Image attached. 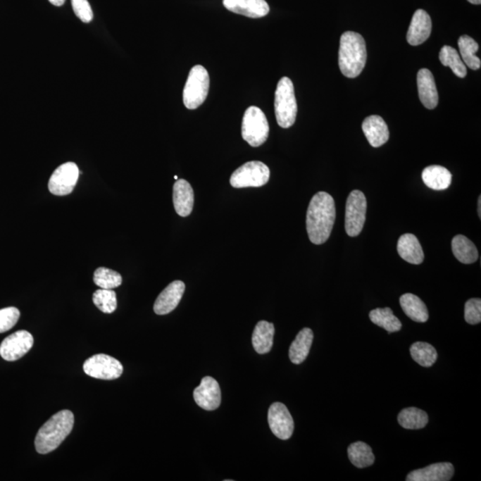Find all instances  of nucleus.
Listing matches in <instances>:
<instances>
[{"label":"nucleus","mask_w":481,"mask_h":481,"mask_svg":"<svg viewBox=\"0 0 481 481\" xmlns=\"http://www.w3.org/2000/svg\"><path fill=\"white\" fill-rule=\"evenodd\" d=\"M334 198L325 192H318L309 203L306 225L312 244H323L328 240L335 223Z\"/></svg>","instance_id":"obj_1"},{"label":"nucleus","mask_w":481,"mask_h":481,"mask_svg":"<svg viewBox=\"0 0 481 481\" xmlns=\"http://www.w3.org/2000/svg\"><path fill=\"white\" fill-rule=\"evenodd\" d=\"M74 416L69 410H63L46 420L35 439L37 452L45 455L56 450L72 432Z\"/></svg>","instance_id":"obj_2"},{"label":"nucleus","mask_w":481,"mask_h":481,"mask_svg":"<svg viewBox=\"0 0 481 481\" xmlns=\"http://www.w3.org/2000/svg\"><path fill=\"white\" fill-rule=\"evenodd\" d=\"M366 46L359 33L346 32L339 40V66L343 75L356 78L364 70L366 63Z\"/></svg>","instance_id":"obj_3"},{"label":"nucleus","mask_w":481,"mask_h":481,"mask_svg":"<svg viewBox=\"0 0 481 481\" xmlns=\"http://www.w3.org/2000/svg\"><path fill=\"white\" fill-rule=\"evenodd\" d=\"M275 113L278 125L284 129L294 125L297 117L298 106L294 83L284 77L277 84L275 95Z\"/></svg>","instance_id":"obj_4"},{"label":"nucleus","mask_w":481,"mask_h":481,"mask_svg":"<svg viewBox=\"0 0 481 481\" xmlns=\"http://www.w3.org/2000/svg\"><path fill=\"white\" fill-rule=\"evenodd\" d=\"M210 89V76L207 70L201 65L191 69L184 87L183 102L187 109L194 110L206 100Z\"/></svg>","instance_id":"obj_5"},{"label":"nucleus","mask_w":481,"mask_h":481,"mask_svg":"<svg viewBox=\"0 0 481 481\" xmlns=\"http://www.w3.org/2000/svg\"><path fill=\"white\" fill-rule=\"evenodd\" d=\"M269 125L265 113L257 106L245 111L242 123V136L252 147H258L267 141Z\"/></svg>","instance_id":"obj_6"},{"label":"nucleus","mask_w":481,"mask_h":481,"mask_svg":"<svg viewBox=\"0 0 481 481\" xmlns=\"http://www.w3.org/2000/svg\"><path fill=\"white\" fill-rule=\"evenodd\" d=\"M269 177L270 170L267 165L252 161L244 163L232 174L230 184L235 188L261 187L268 182Z\"/></svg>","instance_id":"obj_7"},{"label":"nucleus","mask_w":481,"mask_h":481,"mask_svg":"<svg viewBox=\"0 0 481 481\" xmlns=\"http://www.w3.org/2000/svg\"><path fill=\"white\" fill-rule=\"evenodd\" d=\"M368 201L361 191L349 194L346 203L345 230L349 237H355L361 233L366 222Z\"/></svg>","instance_id":"obj_8"},{"label":"nucleus","mask_w":481,"mask_h":481,"mask_svg":"<svg viewBox=\"0 0 481 481\" xmlns=\"http://www.w3.org/2000/svg\"><path fill=\"white\" fill-rule=\"evenodd\" d=\"M83 370L90 377L110 381L120 377L123 366L113 356L97 354L86 360Z\"/></svg>","instance_id":"obj_9"},{"label":"nucleus","mask_w":481,"mask_h":481,"mask_svg":"<svg viewBox=\"0 0 481 481\" xmlns=\"http://www.w3.org/2000/svg\"><path fill=\"white\" fill-rule=\"evenodd\" d=\"M80 176L78 166L74 163H66L54 171L49 182L50 193L57 196L68 195L76 187Z\"/></svg>","instance_id":"obj_10"},{"label":"nucleus","mask_w":481,"mask_h":481,"mask_svg":"<svg viewBox=\"0 0 481 481\" xmlns=\"http://www.w3.org/2000/svg\"><path fill=\"white\" fill-rule=\"evenodd\" d=\"M33 343V336L25 330L13 332L0 344V356L6 361H16L30 351Z\"/></svg>","instance_id":"obj_11"},{"label":"nucleus","mask_w":481,"mask_h":481,"mask_svg":"<svg viewBox=\"0 0 481 481\" xmlns=\"http://www.w3.org/2000/svg\"><path fill=\"white\" fill-rule=\"evenodd\" d=\"M268 425L278 439L287 440L294 430V423L287 406L282 403L272 404L268 410Z\"/></svg>","instance_id":"obj_12"},{"label":"nucleus","mask_w":481,"mask_h":481,"mask_svg":"<svg viewBox=\"0 0 481 481\" xmlns=\"http://www.w3.org/2000/svg\"><path fill=\"white\" fill-rule=\"evenodd\" d=\"M195 403L206 411L218 408L221 403V390L218 382L210 376L201 379V385L194 389Z\"/></svg>","instance_id":"obj_13"},{"label":"nucleus","mask_w":481,"mask_h":481,"mask_svg":"<svg viewBox=\"0 0 481 481\" xmlns=\"http://www.w3.org/2000/svg\"><path fill=\"white\" fill-rule=\"evenodd\" d=\"M185 289L186 285L182 281H174L168 285L158 296L154 304V311L156 314L163 316L173 312L180 304Z\"/></svg>","instance_id":"obj_14"},{"label":"nucleus","mask_w":481,"mask_h":481,"mask_svg":"<svg viewBox=\"0 0 481 481\" xmlns=\"http://www.w3.org/2000/svg\"><path fill=\"white\" fill-rule=\"evenodd\" d=\"M432 19L428 13L423 9L416 10L406 35L408 42L411 46H418L425 42L432 33Z\"/></svg>","instance_id":"obj_15"},{"label":"nucleus","mask_w":481,"mask_h":481,"mask_svg":"<svg viewBox=\"0 0 481 481\" xmlns=\"http://www.w3.org/2000/svg\"><path fill=\"white\" fill-rule=\"evenodd\" d=\"M455 473L450 463H433L425 468L413 470L406 476L408 481H449Z\"/></svg>","instance_id":"obj_16"},{"label":"nucleus","mask_w":481,"mask_h":481,"mask_svg":"<svg viewBox=\"0 0 481 481\" xmlns=\"http://www.w3.org/2000/svg\"><path fill=\"white\" fill-rule=\"evenodd\" d=\"M223 5L228 11L250 18H264L269 13L266 0H223Z\"/></svg>","instance_id":"obj_17"},{"label":"nucleus","mask_w":481,"mask_h":481,"mask_svg":"<svg viewBox=\"0 0 481 481\" xmlns=\"http://www.w3.org/2000/svg\"><path fill=\"white\" fill-rule=\"evenodd\" d=\"M419 99L427 109L436 108L439 104V94L435 80L428 69H420L417 74Z\"/></svg>","instance_id":"obj_18"},{"label":"nucleus","mask_w":481,"mask_h":481,"mask_svg":"<svg viewBox=\"0 0 481 481\" xmlns=\"http://www.w3.org/2000/svg\"><path fill=\"white\" fill-rule=\"evenodd\" d=\"M362 130L373 147H380L388 142L389 127L381 116L372 115L366 118L363 122Z\"/></svg>","instance_id":"obj_19"},{"label":"nucleus","mask_w":481,"mask_h":481,"mask_svg":"<svg viewBox=\"0 0 481 481\" xmlns=\"http://www.w3.org/2000/svg\"><path fill=\"white\" fill-rule=\"evenodd\" d=\"M175 211L181 217H187L192 213L194 204V193L191 185L185 180H177L173 187Z\"/></svg>","instance_id":"obj_20"},{"label":"nucleus","mask_w":481,"mask_h":481,"mask_svg":"<svg viewBox=\"0 0 481 481\" xmlns=\"http://www.w3.org/2000/svg\"><path fill=\"white\" fill-rule=\"evenodd\" d=\"M396 249H398L399 256L410 264H422L425 260L423 248L415 235H401L399 239Z\"/></svg>","instance_id":"obj_21"},{"label":"nucleus","mask_w":481,"mask_h":481,"mask_svg":"<svg viewBox=\"0 0 481 481\" xmlns=\"http://www.w3.org/2000/svg\"><path fill=\"white\" fill-rule=\"evenodd\" d=\"M313 339H314V334L309 328L302 329L296 336L289 349V358L294 364L299 365L305 361L311 351Z\"/></svg>","instance_id":"obj_22"},{"label":"nucleus","mask_w":481,"mask_h":481,"mask_svg":"<svg viewBox=\"0 0 481 481\" xmlns=\"http://www.w3.org/2000/svg\"><path fill=\"white\" fill-rule=\"evenodd\" d=\"M275 326L272 323L260 321L252 335V345L258 354H267L273 347Z\"/></svg>","instance_id":"obj_23"},{"label":"nucleus","mask_w":481,"mask_h":481,"mask_svg":"<svg viewBox=\"0 0 481 481\" xmlns=\"http://www.w3.org/2000/svg\"><path fill=\"white\" fill-rule=\"evenodd\" d=\"M423 183L430 189L436 191L446 190L450 187L452 175L446 168L432 165L425 168L422 174Z\"/></svg>","instance_id":"obj_24"},{"label":"nucleus","mask_w":481,"mask_h":481,"mask_svg":"<svg viewBox=\"0 0 481 481\" xmlns=\"http://www.w3.org/2000/svg\"><path fill=\"white\" fill-rule=\"evenodd\" d=\"M403 311L410 319L417 323H425L429 319V312L425 302L418 296L406 294L399 299Z\"/></svg>","instance_id":"obj_25"},{"label":"nucleus","mask_w":481,"mask_h":481,"mask_svg":"<svg viewBox=\"0 0 481 481\" xmlns=\"http://www.w3.org/2000/svg\"><path fill=\"white\" fill-rule=\"evenodd\" d=\"M452 251L461 263L473 264L479 258L476 245L463 235H456L452 240Z\"/></svg>","instance_id":"obj_26"},{"label":"nucleus","mask_w":481,"mask_h":481,"mask_svg":"<svg viewBox=\"0 0 481 481\" xmlns=\"http://www.w3.org/2000/svg\"><path fill=\"white\" fill-rule=\"evenodd\" d=\"M348 455L353 466L359 469L373 466L375 460L371 446L361 442L351 444L348 449Z\"/></svg>","instance_id":"obj_27"},{"label":"nucleus","mask_w":481,"mask_h":481,"mask_svg":"<svg viewBox=\"0 0 481 481\" xmlns=\"http://www.w3.org/2000/svg\"><path fill=\"white\" fill-rule=\"evenodd\" d=\"M369 318L373 324L385 329L389 334L399 332L402 328L401 322L389 308L373 309L369 313Z\"/></svg>","instance_id":"obj_28"},{"label":"nucleus","mask_w":481,"mask_h":481,"mask_svg":"<svg viewBox=\"0 0 481 481\" xmlns=\"http://www.w3.org/2000/svg\"><path fill=\"white\" fill-rule=\"evenodd\" d=\"M398 420L403 428L420 430L428 425L429 417L427 413L416 408L403 409L399 413Z\"/></svg>","instance_id":"obj_29"},{"label":"nucleus","mask_w":481,"mask_h":481,"mask_svg":"<svg viewBox=\"0 0 481 481\" xmlns=\"http://www.w3.org/2000/svg\"><path fill=\"white\" fill-rule=\"evenodd\" d=\"M458 46L460 56L462 57L464 65L472 70H479L481 62L479 57L476 56V53L479 50V45L475 40L467 35L461 36L458 39Z\"/></svg>","instance_id":"obj_30"},{"label":"nucleus","mask_w":481,"mask_h":481,"mask_svg":"<svg viewBox=\"0 0 481 481\" xmlns=\"http://www.w3.org/2000/svg\"><path fill=\"white\" fill-rule=\"evenodd\" d=\"M410 353H411L412 358L415 360L417 364L423 366V368H430L433 364H435L437 358H438V353L432 345L427 342H416L410 348Z\"/></svg>","instance_id":"obj_31"},{"label":"nucleus","mask_w":481,"mask_h":481,"mask_svg":"<svg viewBox=\"0 0 481 481\" xmlns=\"http://www.w3.org/2000/svg\"><path fill=\"white\" fill-rule=\"evenodd\" d=\"M440 63L444 66H449L452 72L459 78H464L467 74L466 65L461 58L456 49L450 46H444L439 53Z\"/></svg>","instance_id":"obj_32"},{"label":"nucleus","mask_w":481,"mask_h":481,"mask_svg":"<svg viewBox=\"0 0 481 481\" xmlns=\"http://www.w3.org/2000/svg\"><path fill=\"white\" fill-rule=\"evenodd\" d=\"M94 282L101 289L113 290L122 285L123 277L120 274L112 269L99 268L94 273Z\"/></svg>","instance_id":"obj_33"},{"label":"nucleus","mask_w":481,"mask_h":481,"mask_svg":"<svg viewBox=\"0 0 481 481\" xmlns=\"http://www.w3.org/2000/svg\"><path fill=\"white\" fill-rule=\"evenodd\" d=\"M93 302L99 311L106 314H112L117 308V296L115 292L99 289L94 292Z\"/></svg>","instance_id":"obj_34"},{"label":"nucleus","mask_w":481,"mask_h":481,"mask_svg":"<svg viewBox=\"0 0 481 481\" xmlns=\"http://www.w3.org/2000/svg\"><path fill=\"white\" fill-rule=\"evenodd\" d=\"M20 311L15 307L0 309V334L9 331L18 324Z\"/></svg>","instance_id":"obj_35"},{"label":"nucleus","mask_w":481,"mask_h":481,"mask_svg":"<svg viewBox=\"0 0 481 481\" xmlns=\"http://www.w3.org/2000/svg\"><path fill=\"white\" fill-rule=\"evenodd\" d=\"M464 318L470 325H477L481 322V299H470L464 307Z\"/></svg>","instance_id":"obj_36"},{"label":"nucleus","mask_w":481,"mask_h":481,"mask_svg":"<svg viewBox=\"0 0 481 481\" xmlns=\"http://www.w3.org/2000/svg\"><path fill=\"white\" fill-rule=\"evenodd\" d=\"M72 6L74 13L83 23L92 21L93 11L87 0H72Z\"/></svg>","instance_id":"obj_37"},{"label":"nucleus","mask_w":481,"mask_h":481,"mask_svg":"<svg viewBox=\"0 0 481 481\" xmlns=\"http://www.w3.org/2000/svg\"><path fill=\"white\" fill-rule=\"evenodd\" d=\"M49 2L54 6H61L65 4V0H49Z\"/></svg>","instance_id":"obj_38"},{"label":"nucleus","mask_w":481,"mask_h":481,"mask_svg":"<svg viewBox=\"0 0 481 481\" xmlns=\"http://www.w3.org/2000/svg\"><path fill=\"white\" fill-rule=\"evenodd\" d=\"M477 205H479V207H477V214H479V217H481V197H479V201H477Z\"/></svg>","instance_id":"obj_39"},{"label":"nucleus","mask_w":481,"mask_h":481,"mask_svg":"<svg viewBox=\"0 0 481 481\" xmlns=\"http://www.w3.org/2000/svg\"><path fill=\"white\" fill-rule=\"evenodd\" d=\"M468 1L473 5H480L481 3V0H468Z\"/></svg>","instance_id":"obj_40"},{"label":"nucleus","mask_w":481,"mask_h":481,"mask_svg":"<svg viewBox=\"0 0 481 481\" xmlns=\"http://www.w3.org/2000/svg\"><path fill=\"white\" fill-rule=\"evenodd\" d=\"M175 180H177V176L174 177Z\"/></svg>","instance_id":"obj_41"}]
</instances>
